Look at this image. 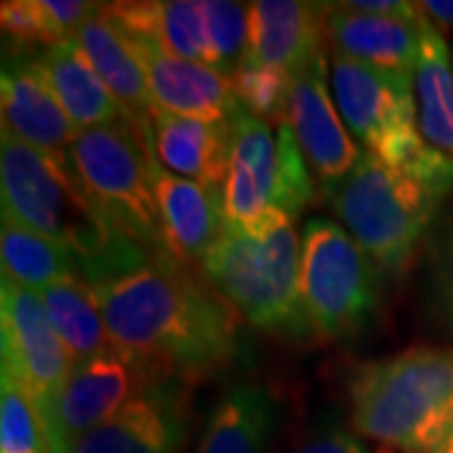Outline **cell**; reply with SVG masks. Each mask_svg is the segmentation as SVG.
Returning <instances> with one entry per match:
<instances>
[{"label":"cell","mask_w":453,"mask_h":453,"mask_svg":"<svg viewBox=\"0 0 453 453\" xmlns=\"http://www.w3.org/2000/svg\"><path fill=\"white\" fill-rule=\"evenodd\" d=\"M94 290L116 348L169 375L204 378L237 356L232 312L169 255Z\"/></svg>","instance_id":"1"},{"label":"cell","mask_w":453,"mask_h":453,"mask_svg":"<svg viewBox=\"0 0 453 453\" xmlns=\"http://www.w3.org/2000/svg\"><path fill=\"white\" fill-rule=\"evenodd\" d=\"M3 219L31 229L76 259L81 280L96 288L151 262L144 247L119 232L88 199L68 157H49L3 134L0 142Z\"/></svg>","instance_id":"2"},{"label":"cell","mask_w":453,"mask_h":453,"mask_svg":"<svg viewBox=\"0 0 453 453\" xmlns=\"http://www.w3.org/2000/svg\"><path fill=\"white\" fill-rule=\"evenodd\" d=\"M451 192L453 162L428 146L403 166L363 154L327 202L365 255L401 275Z\"/></svg>","instance_id":"3"},{"label":"cell","mask_w":453,"mask_h":453,"mask_svg":"<svg viewBox=\"0 0 453 453\" xmlns=\"http://www.w3.org/2000/svg\"><path fill=\"white\" fill-rule=\"evenodd\" d=\"M357 436L401 453H453V350L408 348L357 365L350 383Z\"/></svg>","instance_id":"4"},{"label":"cell","mask_w":453,"mask_h":453,"mask_svg":"<svg viewBox=\"0 0 453 453\" xmlns=\"http://www.w3.org/2000/svg\"><path fill=\"white\" fill-rule=\"evenodd\" d=\"M202 275L250 325L290 340L312 333L303 295V240L277 211L255 229H229L202 259Z\"/></svg>","instance_id":"5"},{"label":"cell","mask_w":453,"mask_h":453,"mask_svg":"<svg viewBox=\"0 0 453 453\" xmlns=\"http://www.w3.org/2000/svg\"><path fill=\"white\" fill-rule=\"evenodd\" d=\"M229 169L225 181V219L229 229H255L282 211L297 219L315 199L305 154L290 121L277 127L247 111L237 101L226 116Z\"/></svg>","instance_id":"6"},{"label":"cell","mask_w":453,"mask_h":453,"mask_svg":"<svg viewBox=\"0 0 453 453\" xmlns=\"http://www.w3.org/2000/svg\"><path fill=\"white\" fill-rule=\"evenodd\" d=\"M68 162L83 192L119 232L151 257L169 255L154 187V154L131 121L79 131Z\"/></svg>","instance_id":"7"},{"label":"cell","mask_w":453,"mask_h":453,"mask_svg":"<svg viewBox=\"0 0 453 453\" xmlns=\"http://www.w3.org/2000/svg\"><path fill=\"white\" fill-rule=\"evenodd\" d=\"M372 259L333 219L303 229V295L312 333L338 342L360 335L378 310Z\"/></svg>","instance_id":"8"},{"label":"cell","mask_w":453,"mask_h":453,"mask_svg":"<svg viewBox=\"0 0 453 453\" xmlns=\"http://www.w3.org/2000/svg\"><path fill=\"white\" fill-rule=\"evenodd\" d=\"M330 86L342 124L365 146V154L403 166L428 149L418 131L413 73L372 68L333 53Z\"/></svg>","instance_id":"9"},{"label":"cell","mask_w":453,"mask_h":453,"mask_svg":"<svg viewBox=\"0 0 453 453\" xmlns=\"http://www.w3.org/2000/svg\"><path fill=\"white\" fill-rule=\"evenodd\" d=\"M0 342L3 378L16 383L43 418L71 378L73 360L50 323L41 292L8 277L0 285Z\"/></svg>","instance_id":"10"},{"label":"cell","mask_w":453,"mask_h":453,"mask_svg":"<svg viewBox=\"0 0 453 453\" xmlns=\"http://www.w3.org/2000/svg\"><path fill=\"white\" fill-rule=\"evenodd\" d=\"M162 378L172 375L142 357L124 353L121 348L76 363L71 378L43 416L53 453L71 451L79 438L113 418L131 398Z\"/></svg>","instance_id":"11"},{"label":"cell","mask_w":453,"mask_h":453,"mask_svg":"<svg viewBox=\"0 0 453 453\" xmlns=\"http://www.w3.org/2000/svg\"><path fill=\"white\" fill-rule=\"evenodd\" d=\"M189 380L162 378L113 418L79 438L68 453H181L189 438Z\"/></svg>","instance_id":"12"},{"label":"cell","mask_w":453,"mask_h":453,"mask_svg":"<svg viewBox=\"0 0 453 453\" xmlns=\"http://www.w3.org/2000/svg\"><path fill=\"white\" fill-rule=\"evenodd\" d=\"M327 73L330 71L323 53L292 76L288 106V121L295 139L305 154L310 172H315L318 181L323 184L325 195L345 181L363 157L348 136V127L342 124L338 106L333 104Z\"/></svg>","instance_id":"13"},{"label":"cell","mask_w":453,"mask_h":453,"mask_svg":"<svg viewBox=\"0 0 453 453\" xmlns=\"http://www.w3.org/2000/svg\"><path fill=\"white\" fill-rule=\"evenodd\" d=\"M3 134L33 146L49 157L64 159L79 129L53 94L38 53L16 49L5 53L0 73Z\"/></svg>","instance_id":"14"},{"label":"cell","mask_w":453,"mask_h":453,"mask_svg":"<svg viewBox=\"0 0 453 453\" xmlns=\"http://www.w3.org/2000/svg\"><path fill=\"white\" fill-rule=\"evenodd\" d=\"M131 46L149 81L154 106L159 111L177 113L202 121H226L237 104L229 76L217 68L179 58L154 41L131 38Z\"/></svg>","instance_id":"15"},{"label":"cell","mask_w":453,"mask_h":453,"mask_svg":"<svg viewBox=\"0 0 453 453\" xmlns=\"http://www.w3.org/2000/svg\"><path fill=\"white\" fill-rule=\"evenodd\" d=\"M327 3L300 0H257L247 5L250 46L247 56L259 64L300 73L323 56Z\"/></svg>","instance_id":"16"},{"label":"cell","mask_w":453,"mask_h":453,"mask_svg":"<svg viewBox=\"0 0 453 453\" xmlns=\"http://www.w3.org/2000/svg\"><path fill=\"white\" fill-rule=\"evenodd\" d=\"M154 187L162 210L166 252L179 265L207 257L214 242L225 234V192L196 184L166 172L154 159Z\"/></svg>","instance_id":"17"},{"label":"cell","mask_w":453,"mask_h":453,"mask_svg":"<svg viewBox=\"0 0 453 453\" xmlns=\"http://www.w3.org/2000/svg\"><path fill=\"white\" fill-rule=\"evenodd\" d=\"M423 26L426 16L418 20L368 16L348 11L340 3H327L325 38L333 53L348 61L383 71L416 73Z\"/></svg>","instance_id":"18"},{"label":"cell","mask_w":453,"mask_h":453,"mask_svg":"<svg viewBox=\"0 0 453 453\" xmlns=\"http://www.w3.org/2000/svg\"><path fill=\"white\" fill-rule=\"evenodd\" d=\"M229 124L154 111L146 149L166 172L225 192L229 169Z\"/></svg>","instance_id":"19"},{"label":"cell","mask_w":453,"mask_h":453,"mask_svg":"<svg viewBox=\"0 0 453 453\" xmlns=\"http://www.w3.org/2000/svg\"><path fill=\"white\" fill-rule=\"evenodd\" d=\"M88 58V64L96 68L101 81L111 91L113 98L124 106V111L131 119V124L142 134V139H149L151 119H154V98L149 91L142 61L136 58L129 35L113 23L106 5L96 18H91L81 31L73 38Z\"/></svg>","instance_id":"20"},{"label":"cell","mask_w":453,"mask_h":453,"mask_svg":"<svg viewBox=\"0 0 453 453\" xmlns=\"http://www.w3.org/2000/svg\"><path fill=\"white\" fill-rule=\"evenodd\" d=\"M38 61L46 71L53 94L79 131L131 121L76 41H64L38 50Z\"/></svg>","instance_id":"21"},{"label":"cell","mask_w":453,"mask_h":453,"mask_svg":"<svg viewBox=\"0 0 453 453\" xmlns=\"http://www.w3.org/2000/svg\"><path fill=\"white\" fill-rule=\"evenodd\" d=\"M106 13L131 38L154 41L179 58L210 65V38L204 8L196 0L111 3Z\"/></svg>","instance_id":"22"},{"label":"cell","mask_w":453,"mask_h":453,"mask_svg":"<svg viewBox=\"0 0 453 453\" xmlns=\"http://www.w3.org/2000/svg\"><path fill=\"white\" fill-rule=\"evenodd\" d=\"M277 423L275 393L262 383H240L214 408L196 453H267Z\"/></svg>","instance_id":"23"},{"label":"cell","mask_w":453,"mask_h":453,"mask_svg":"<svg viewBox=\"0 0 453 453\" xmlns=\"http://www.w3.org/2000/svg\"><path fill=\"white\" fill-rule=\"evenodd\" d=\"M418 131L423 142L453 162V68L443 33L426 18L421 53L413 73Z\"/></svg>","instance_id":"24"},{"label":"cell","mask_w":453,"mask_h":453,"mask_svg":"<svg viewBox=\"0 0 453 453\" xmlns=\"http://www.w3.org/2000/svg\"><path fill=\"white\" fill-rule=\"evenodd\" d=\"M41 297L46 303L50 323L56 327L58 338L64 340L73 365L119 350L104 320L96 290L88 282L71 277V280L46 288L41 292Z\"/></svg>","instance_id":"25"},{"label":"cell","mask_w":453,"mask_h":453,"mask_svg":"<svg viewBox=\"0 0 453 453\" xmlns=\"http://www.w3.org/2000/svg\"><path fill=\"white\" fill-rule=\"evenodd\" d=\"M0 259H3V277L13 280L28 290L43 292L50 285L71 280V277L81 280V270L76 259L65 250L11 219H3Z\"/></svg>","instance_id":"26"},{"label":"cell","mask_w":453,"mask_h":453,"mask_svg":"<svg viewBox=\"0 0 453 453\" xmlns=\"http://www.w3.org/2000/svg\"><path fill=\"white\" fill-rule=\"evenodd\" d=\"M229 81H232L234 98L247 111H252L267 124L275 121L277 127L288 121L292 83L290 73L244 56V61L234 68Z\"/></svg>","instance_id":"27"},{"label":"cell","mask_w":453,"mask_h":453,"mask_svg":"<svg viewBox=\"0 0 453 453\" xmlns=\"http://www.w3.org/2000/svg\"><path fill=\"white\" fill-rule=\"evenodd\" d=\"M0 388V453H53L49 428L31 398L5 378Z\"/></svg>","instance_id":"28"},{"label":"cell","mask_w":453,"mask_h":453,"mask_svg":"<svg viewBox=\"0 0 453 453\" xmlns=\"http://www.w3.org/2000/svg\"><path fill=\"white\" fill-rule=\"evenodd\" d=\"M204 23L210 38V65L232 76L242 64L250 46V18L247 8L226 0H204Z\"/></svg>","instance_id":"29"},{"label":"cell","mask_w":453,"mask_h":453,"mask_svg":"<svg viewBox=\"0 0 453 453\" xmlns=\"http://www.w3.org/2000/svg\"><path fill=\"white\" fill-rule=\"evenodd\" d=\"M3 33L11 35L16 49L33 50V46H56L64 43L43 0H5L0 8Z\"/></svg>","instance_id":"30"},{"label":"cell","mask_w":453,"mask_h":453,"mask_svg":"<svg viewBox=\"0 0 453 453\" xmlns=\"http://www.w3.org/2000/svg\"><path fill=\"white\" fill-rule=\"evenodd\" d=\"M428 280L436 318L449 330V335H453V214L431 242Z\"/></svg>","instance_id":"31"},{"label":"cell","mask_w":453,"mask_h":453,"mask_svg":"<svg viewBox=\"0 0 453 453\" xmlns=\"http://www.w3.org/2000/svg\"><path fill=\"white\" fill-rule=\"evenodd\" d=\"M295 453H372L365 441L353 434L338 411H323L318 421L312 423L305 441Z\"/></svg>","instance_id":"32"},{"label":"cell","mask_w":453,"mask_h":453,"mask_svg":"<svg viewBox=\"0 0 453 453\" xmlns=\"http://www.w3.org/2000/svg\"><path fill=\"white\" fill-rule=\"evenodd\" d=\"M348 11L356 13H368V16L383 18H403V20H418L423 18V11L418 3H405V0H348L340 3Z\"/></svg>","instance_id":"33"},{"label":"cell","mask_w":453,"mask_h":453,"mask_svg":"<svg viewBox=\"0 0 453 453\" xmlns=\"http://www.w3.org/2000/svg\"><path fill=\"white\" fill-rule=\"evenodd\" d=\"M418 5L434 28H438L441 33L453 31V0L449 3L446 0H423Z\"/></svg>","instance_id":"34"},{"label":"cell","mask_w":453,"mask_h":453,"mask_svg":"<svg viewBox=\"0 0 453 453\" xmlns=\"http://www.w3.org/2000/svg\"><path fill=\"white\" fill-rule=\"evenodd\" d=\"M451 68H453V49H451Z\"/></svg>","instance_id":"35"}]
</instances>
